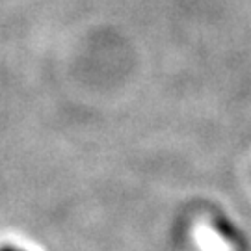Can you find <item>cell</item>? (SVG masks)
I'll return each instance as SVG.
<instances>
[{
    "label": "cell",
    "instance_id": "obj_1",
    "mask_svg": "<svg viewBox=\"0 0 251 251\" xmlns=\"http://www.w3.org/2000/svg\"><path fill=\"white\" fill-rule=\"evenodd\" d=\"M2 251H15V250H11V248H8V250H2Z\"/></svg>",
    "mask_w": 251,
    "mask_h": 251
}]
</instances>
